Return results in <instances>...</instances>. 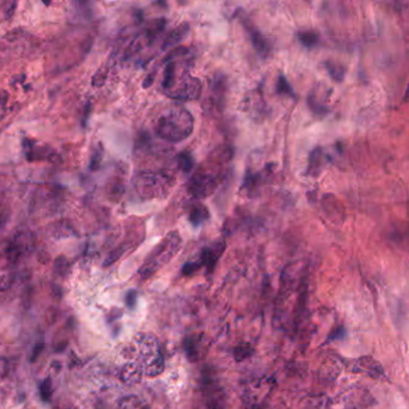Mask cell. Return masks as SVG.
I'll list each match as a JSON object with an SVG mask.
<instances>
[{"mask_svg": "<svg viewBox=\"0 0 409 409\" xmlns=\"http://www.w3.org/2000/svg\"><path fill=\"white\" fill-rule=\"evenodd\" d=\"M127 305L129 308H134V305H136V292L134 291V290H132L131 292H128L127 293Z\"/></svg>", "mask_w": 409, "mask_h": 409, "instance_id": "74e56055", "label": "cell"}, {"mask_svg": "<svg viewBox=\"0 0 409 409\" xmlns=\"http://www.w3.org/2000/svg\"><path fill=\"white\" fill-rule=\"evenodd\" d=\"M12 285V276L9 272L0 271V292L7 291Z\"/></svg>", "mask_w": 409, "mask_h": 409, "instance_id": "836d02e7", "label": "cell"}, {"mask_svg": "<svg viewBox=\"0 0 409 409\" xmlns=\"http://www.w3.org/2000/svg\"><path fill=\"white\" fill-rule=\"evenodd\" d=\"M202 83L199 78L191 77L189 75L184 76L179 81H175L169 91L165 94L169 97L179 101H194L197 99L201 95Z\"/></svg>", "mask_w": 409, "mask_h": 409, "instance_id": "ba28073f", "label": "cell"}, {"mask_svg": "<svg viewBox=\"0 0 409 409\" xmlns=\"http://www.w3.org/2000/svg\"><path fill=\"white\" fill-rule=\"evenodd\" d=\"M134 17H136V22H138V23H141L142 20H144V15H142V12L140 11V10H138V11L136 12V15H134Z\"/></svg>", "mask_w": 409, "mask_h": 409, "instance_id": "60d3db41", "label": "cell"}, {"mask_svg": "<svg viewBox=\"0 0 409 409\" xmlns=\"http://www.w3.org/2000/svg\"><path fill=\"white\" fill-rule=\"evenodd\" d=\"M403 99H405V101H408L409 99V84L407 86V90H406V92H405V97H403Z\"/></svg>", "mask_w": 409, "mask_h": 409, "instance_id": "b9f144b4", "label": "cell"}, {"mask_svg": "<svg viewBox=\"0 0 409 409\" xmlns=\"http://www.w3.org/2000/svg\"><path fill=\"white\" fill-rule=\"evenodd\" d=\"M22 255V252H20V249L15 242H7L4 249V256L7 262L11 263V265H15V263L18 262V260H19V257Z\"/></svg>", "mask_w": 409, "mask_h": 409, "instance_id": "d4e9b609", "label": "cell"}, {"mask_svg": "<svg viewBox=\"0 0 409 409\" xmlns=\"http://www.w3.org/2000/svg\"><path fill=\"white\" fill-rule=\"evenodd\" d=\"M42 2H43V4L46 5V6H49V5H52L53 0H42Z\"/></svg>", "mask_w": 409, "mask_h": 409, "instance_id": "7bdbcfd3", "label": "cell"}, {"mask_svg": "<svg viewBox=\"0 0 409 409\" xmlns=\"http://www.w3.org/2000/svg\"><path fill=\"white\" fill-rule=\"evenodd\" d=\"M117 48H115L114 51L110 53L109 58L107 59V61H105V64L102 65V67H99L98 70H97V72L95 73L94 77H92V86H95V88H101V86L104 85V83L107 81V78H108V75H109L110 70L113 68V66H115L116 64V59H117Z\"/></svg>", "mask_w": 409, "mask_h": 409, "instance_id": "9a60e30c", "label": "cell"}, {"mask_svg": "<svg viewBox=\"0 0 409 409\" xmlns=\"http://www.w3.org/2000/svg\"><path fill=\"white\" fill-rule=\"evenodd\" d=\"M43 348H44L43 341H39V342H38V344H36L35 348H34V351H33V355H31V359H30L33 363L39 357V354H41V352L43 351Z\"/></svg>", "mask_w": 409, "mask_h": 409, "instance_id": "8d00e7d4", "label": "cell"}, {"mask_svg": "<svg viewBox=\"0 0 409 409\" xmlns=\"http://www.w3.org/2000/svg\"><path fill=\"white\" fill-rule=\"evenodd\" d=\"M177 164L183 173H189L194 168V158L189 152H181L177 156Z\"/></svg>", "mask_w": 409, "mask_h": 409, "instance_id": "f1b7e54d", "label": "cell"}, {"mask_svg": "<svg viewBox=\"0 0 409 409\" xmlns=\"http://www.w3.org/2000/svg\"><path fill=\"white\" fill-rule=\"evenodd\" d=\"M322 150L316 149L311 152L310 159H309V173L312 175H317L320 173V168L322 166Z\"/></svg>", "mask_w": 409, "mask_h": 409, "instance_id": "83f0119b", "label": "cell"}, {"mask_svg": "<svg viewBox=\"0 0 409 409\" xmlns=\"http://www.w3.org/2000/svg\"><path fill=\"white\" fill-rule=\"evenodd\" d=\"M242 23H243L248 35H249L250 41H252L255 51L260 55H262V57H267L269 53H271V46H269V42L267 41V39H266L249 20L242 19Z\"/></svg>", "mask_w": 409, "mask_h": 409, "instance_id": "4fadbf2b", "label": "cell"}, {"mask_svg": "<svg viewBox=\"0 0 409 409\" xmlns=\"http://www.w3.org/2000/svg\"><path fill=\"white\" fill-rule=\"evenodd\" d=\"M297 39L305 48H313V47L317 46L318 42H320V36H318V34L310 30L297 33Z\"/></svg>", "mask_w": 409, "mask_h": 409, "instance_id": "603a6c76", "label": "cell"}, {"mask_svg": "<svg viewBox=\"0 0 409 409\" xmlns=\"http://www.w3.org/2000/svg\"><path fill=\"white\" fill-rule=\"evenodd\" d=\"M175 80H176V66L174 62L169 61L165 66L164 78H163V83H162V86H163V89L165 90V92L173 88Z\"/></svg>", "mask_w": 409, "mask_h": 409, "instance_id": "4316f807", "label": "cell"}, {"mask_svg": "<svg viewBox=\"0 0 409 409\" xmlns=\"http://www.w3.org/2000/svg\"><path fill=\"white\" fill-rule=\"evenodd\" d=\"M224 249H225V243L223 241H218L210 247L204 248L199 257L201 266H205L207 272H212L219 257L224 253Z\"/></svg>", "mask_w": 409, "mask_h": 409, "instance_id": "7c38bea8", "label": "cell"}, {"mask_svg": "<svg viewBox=\"0 0 409 409\" xmlns=\"http://www.w3.org/2000/svg\"><path fill=\"white\" fill-rule=\"evenodd\" d=\"M179 1H181V2H183V0H179Z\"/></svg>", "mask_w": 409, "mask_h": 409, "instance_id": "ee69618b", "label": "cell"}, {"mask_svg": "<svg viewBox=\"0 0 409 409\" xmlns=\"http://www.w3.org/2000/svg\"><path fill=\"white\" fill-rule=\"evenodd\" d=\"M324 67L328 71L329 76L334 79L335 81H342L345 78V67L341 64H337L334 61H326L324 62Z\"/></svg>", "mask_w": 409, "mask_h": 409, "instance_id": "484cf974", "label": "cell"}, {"mask_svg": "<svg viewBox=\"0 0 409 409\" xmlns=\"http://www.w3.org/2000/svg\"><path fill=\"white\" fill-rule=\"evenodd\" d=\"M154 79H155L154 73L147 76V78L145 79V81H144V88H149V86H151L152 83H154Z\"/></svg>", "mask_w": 409, "mask_h": 409, "instance_id": "ab89813d", "label": "cell"}, {"mask_svg": "<svg viewBox=\"0 0 409 409\" xmlns=\"http://www.w3.org/2000/svg\"><path fill=\"white\" fill-rule=\"evenodd\" d=\"M331 400L327 395H309L300 400L298 409H331Z\"/></svg>", "mask_w": 409, "mask_h": 409, "instance_id": "2e32d148", "label": "cell"}, {"mask_svg": "<svg viewBox=\"0 0 409 409\" xmlns=\"http://www.w3.org/2000/svg\"><path fill=\"white\" fill-rule=\"evenodd\" d=\"M72 1L73 6H75V9L78 12H80L84 16H89L90 10H91L92 0H72Z\"/></svg>", "mask_w": 409, "mask_h": 409, "instance_id": "4dcf8cb0", "label": "cell"}, {"mask_svg": "<svg viewBox=\"0 0 409 409\" xmlns=\"http://www.w3.org/2000/svg\"><path fill=\"white\" fill-rule=\"evenodd\" d=\"M117 409H149V406L141 397L136 395H128L121 398Z\"/></svg>", "mask_w": 409, "mask_h": 409, "instance_id": "44dd1931", "label": "cell"}, {"mask_svg": "<svg viewBox=\"0 0 409 409\" xmlns=\"http://www.w3.org/2000/svg\"><path fill=\"white\" fill-rule=\"evenodd\" d=\"M345 336V328H342V327H340V328H337L336 331H335L332 334L329 336V339L331 340H336V339H342V337Z\"/></svg>", "mask_w": 409, "mask_h": 409, "instance_id": "f35d334b", "label": "cell"}, {"mask_svg": "<svg viewBox=\"0 0 409 409\" xmlns=\"http://www.w3.org/2000/svg\"><path fill=\"white\" fill-rule=\"evenodd\" d=\"M68 266L70 265H68L67 258H65L64 256H60V257H58L57 260H55V272H57L58 274H60V275H65V274L67 273Z\"/></svg>", "mask_w": 409, "mask_h": 409, "instance_id": "e575fe53", "label": "cell"}, {"mask_svg": "<svg viewBox=\"0 0 409 409\" xmlns=\"http://www.w3.org/2000/svg\"><path fill=\"white\" fill-rule=\"evenodd\" d=\"M345 366L352 373H360L377 381L389 382L382 364L371 355H363L360 358L352 359L348 363H345Z\"/></svg>", "mask_w": 409, "mask_h": 409, "instance_id": "52a82bcc", "label": "cell"}, {"mask_svg": "<svg viewBox=\"0 0 409 409\" xmlns=\"http://www.w3.org/2000/svg\"><path fill=\"white\" fill-rule=\"evenodd\" d=\"M142 376H144V371H142L141 365L136 363V361H129L121 369L120 372L121 382L126 385H136L140 383Z\"/></svg>", "mask_w": 409, "mask_h": 409, "instance_id": "5bb4252c", "label": "cell"}, {"mask_svg": "<svg viewBox=\"0 0 409 409\" xmlns=\"http://www.w3.org/2000/svg\"><path fill=\"white\" fill-rule=\"evenodd\" d=\"M254 352H255L254 346H253L252 344H249V342H243V344L234 347V358L237 363H239V361H243L245 360V359L252 357V355L254 354Z\"/></svg>", "mask_w": 409, "mask_h": 409, "instance_id": "cb8c5ba5", "label": "cell"}, {"mask_svg": "<svg viewBox=\"0 0 409 409\" xmlns=\"http://www.w3.org/2000/svg\"><path fill=\"white\" fill-rule=\"evenodd\" d=\"M345 368V361L336 355H331L322 363L318 370V378L322 383H332Z\"/></svg>", "mask_w": 409, "mask_h": 409, "instance_id": "8fae6325", "label": "cell"}, {"mask_svg": "<svg viewBox=\"0 0 409 409\" xmlns=\"http://www.w3.org/2000/svg\"><path fill=\"white\" fill-rule=\"evenodd\" d=\"M139 353L144 374L150 378L159 376L165 369V361L159 345L154 336H146L139 344Z\"/></svg>", "mask_w": 409, "mask_h": 409, "instance_id": "5b68a950", "label": "cell"}, {"mask_svg": "<svg viewBox=\"0 0 409 409\" xmlns=\"http://www.w3.org/2000/svg\"><path fill=\"white\" fill-rule=\"evenodd\" d=\"M13 242L18 245L23 255L26 254V253H30L34 248L33 234H29V232H19V234H17Z\"/></svg>", "mask_w": 409, "mask_h": 409, "instance_id": "7402d4cb", "label": "cell"}, {"mask_svg": "<svg viewBox=\"0 0 409 409\" xmlns=\"http://www.w3.org/2000/svg\"><path fill=\"white\" fill-rule=\"evenodd\" d=\"M276 91H278V94L289 95V96H293L294 95L293 89H292V86L290 85V83L284 76H279L278 83H276Z\"/></svg>", "mask_w": 409, "mask_h": 409, "instance_id": "f546056e", "label": "cell"}, {"mask_svg": "<svg viewBox=\"0 0 409 409\" xmlns=\"http://www.w3.org/2000/svg\"><path fill=\"white\" fill-rule=\"evenodd\" d=\"M175 183V178L164 171H139L133 177L136 194L144 199L165 196Z\"/></svg>", "mask_w": 409, "mask_h": 409, "instance_id": "3957f363", "label": "cell"}, {"mask_svg": "<svg viewBox=\"0 0 409 409\" xmlns=\"http://www.w3.org/2000/svg\"><path fill=\"white\" fill-rule=\"evenodd\" d=\"M188 52H189V49L186 48V47H176V48H174L173 51L166 55L165 61L169 62L171 59H173V58H175V57H183V55H186Z\"/></svg>", "mask_w": 409, "mask_h": 409, "instance_id": "d590c367", "label": "cell"}, {"mask_svg": "<svg viewBox=\"0 0 409 409\" xmlns=\"http://www.w3.org/2000/svg\"><path fill=\"white\" fill-rule=\"evenodd\" d=\"M189 30H191V25H189L188 23H182L181 25H178L177 28L174 29L173 31H170V33L166 35V38L162 43V49L170 48V47H174L175 44L179 43L182 39L188 35Z\"/></svg>", "mask_w": 409, "mask_h": 409, "instance_id": "e0dca14e", "label": "cell"}, {"mask_svg": "<svg viewBox=\"0 0 409 409\" xmlns=\"http://www.w3.org/2000/svg\"><path fill=\"white\" fill-rule=\"evenodd\" d=\"M17 7V0H4L2 2V12H4L5 19H11L13 13Z\"/></svg>", "mask_w": 409, "mask_h": 409, "instance_id": "1f68e13d", "label": "cell"}, {"mask_svg": "<svg viewBox=\"0 0 409 409\" xmlns=\"http://www.w3.org/2000/svg\"><path fill=\"white\" fill-rule=\"evenodd\" d=\"M182 245V238L177 231H171L155 247L151 254L146 257L139 269L142 279L151 278L160 268H163L174 257Z\"/></svg>", "mask_w": 409, "mask_h": 409, "instance_id": "7a4b0ae2", "label": "cell"}, {"mask_svg": "<svg viewBox=\"0 0 409 409\" xmlns=\"http://www.w3.org/2000/svg\"><path fill=\"white\" fill-rule=\"evenodd\" d=\"M156 133L170 142H179L188 138L194 129V118L183 108H171L157 118Z\"/></svg>", "mask_w": 409, "mask_h": 409, "instance_id": "6da1fadb", "label": "cell"}, {"mask_svg": "<svg viewBox=\"0 0 409 409\" xmlns=\"http://www.w3.org/2000/svg\"><path fill=\"white\" fill-rule=\"evenodd\" d=\"M218 186L217 176L207 173L204 169H199L191 178L188 184V191L193 196L197 199L207 197L215 191Z\"/></svg>", "mask_w": 409, "mask_h": 409, "instance_id": "9c48e42d", "label": "cell"}, {"mask_svg": "<svg viewBox=\"0 0 409 409\" xmlns=\"http://www.w3.org/2000/svg\"><path fill=\"white\" fill-rule=\"evenodd\" d=\"M374 405L376 398L368 388L353 385L331 401V409H368Z\"/></svg>", "mask_w": 409, "mask_h": 409, "instance_id": "8992f818", "label": "cell"}, {"mask_svg": "<svg viewBox=\"0 0 409 409\" xmlns=\"http://www.w3.org/2000/svg\"><path fill=\"white\" fill-rule=\"evenodd\" d=\"M165 26H166L165 18H157V19L151 20V22L147 24V28L145 29V31H144V38L146 39L147 44L152 43V42L155 41V39L157 38L160 33H163Z\"/></svg>", "mask_w": 409, "mask_h": 409, "instance_id": "ac0fdd59", "label": "cell"}, {"mask_svg": "<svg viewBox=\"0 0 409 409\" xmlns=\"http://www.w3.org/2000/svg\"><path fill=\"white\" fill-rule=\"evenodd\" d=\"M52 382L51 379L47 378L42 382V384L39 385V394H41V397L43 401H49L52 397Z\"/></svg>", "mask_w": 409, "mask_h": 409, "instance_id": "d6a6232c", "label": "cell"}, {"mask_svg": "<svg viewBox=\"0 0 409 409\" xmlns=\"http://www.w3.org/2000/svg\"><path fill=\"white\" fill-rule=\"evenodd\" d=\"M275 387L272 376L261 377L245 384L242 391V402L247 409H262Z\"/></svg>", "mask_w": 409, "mask_h": 409, "instance_id": "277c9868", "label": "cell"}, {"mask_svg": "<svg viewBox=\"0 0 409 409\" xmlns=\"http://www.w3.org/2000/svg\"><path fill=\"white\" fill-rule=\"evenodd\" d=\"M210 218V212L207 207L202 204H195L189 211V220L193 225H200Z\"/></svg>", "mask_w": 409, "mask_h": 409, "instance_id": "d6986e66", "label": "cell"}, {"mask_svg": "<svg viewBox=\"0 0 409 409\" xmlns=\"http://www.w3.org/2000/svg\"><path fill=\"white\" fill-rule=\"evenodd\" d=\"M204 398L208 409L225 408V392L215 379L208 377L204 379Z\"/></svg>", "mask_w": 409, "mask_h": 409, "instance_id": "30bf717a", "label": "cell"}, {"mask_svg": "<svg viewBox=\"0 0 409 409\" xmlns=\"http://www.w3.org/2000/svg\"><path fill=\"white\" fill-rule=\"evenodd\" d=\"M200 345H201V342L195 336L187 337V339L184 340V350H186L187 355H188V358L191 359L192 361H196L199 360V359H201L202 353L201 351H200Z\"/></svg>", "mask_w": 409, "mask_h": 409, "instance_id": "ffe728a7", "label": "cell"}]
</instances>
